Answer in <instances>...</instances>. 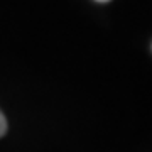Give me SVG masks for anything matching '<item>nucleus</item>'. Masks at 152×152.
Returning <instances> with one entry per match:
<instances>
[{
    "instance_id": "nucleus-2",
    "label": "nucleus",
    "mask_w": 152,
    "mask_h": 152,
    "mask_svg": "<svg viewBox=\"0 0 152 152\" xmlns=\"http://www.w3.org/2000/svg\"><path fill=\"white\" fill-rule=\"evenodd\" d=\"M96 2H110V0H96Z\"/></svg>"
},
{
    "instance_id": "nucleus-1",
    "label": "nucleus",
    "mask_w": 152,
    "mask_h": 152,
    "mask_svg": "<svg viewBox=\"0 0 152 152\" xmlns=\"http://www.w3.org/2000/svg\"><path fill=\"white\" fill-rule=\"evenodd\" d=\"M5 134H7V118L0 110V137H4Z\"/></svg>"
}]
</instances>
